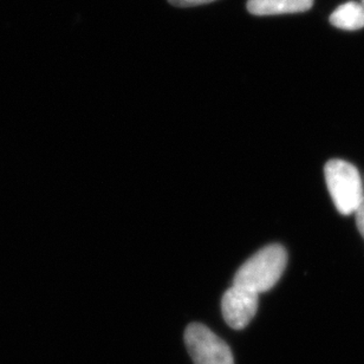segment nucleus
Segmentation results:
<instances>
[{"label":"nucleus","instance_id":"obj_1","mask_svg":"<svg viewBox=\"0 0 364 364\" xmlns=\"http://www.w3.org/2000/svg\"><path fill=\"white\" fill-rule=\"evenodd\" d=\"M287 255L278 244L267 246L251 257L235 273L233 285L260 294L271 290L287 267Z\"/></svg>","mask_w":364,"mask_h":364},{"label":"nucleus","instance_id":"obj_2","mask_svg":"<svg viewBox=\"0 0 364 364\" xmlns=\"http://www.w3.org/2000/svg\"><path fill=\"white\" fill-rule=\"evenodd\" d=\"M326 186L337 210L343 215L355 213L364 199V188L358 168L350 162L333 159L326 162Z\"/></svg>","mask_w":364,"mask_h":364},{"label":"nucleus","instance_id":"obj_3","mask_svg":"<svg viewBox=\"0 0 364 364\" xmlns=\"http://www.w3.org/2000/svg\"><path fill=\"white\" fill-rule=\"evenodd\" d=\"M185 342L194 364H235L228 344L203 324L187 326Z\"/></svg>","mask_w":364,"mask_h":364},{"label":"nucleus","instance_id":"obj_4","mask_svg":"<svg viewBox=\"0 0 364 364\" xmlns=\"http://www.w3.org/2000/svg\"><path fill=\"white\" fill-rule=\"evenodd\" d=\"M258 296L235 285L225 292L221 309L225 321L232 329L242 330L249 326L258 309Z\"/></svg>","mask_w":364,"mask_h":364},{"label":"nucleus","instance_id":"obj_5","mask_svg":"<svg viewBox=\"0 0 364 364\" xmlns=\"http://www.w3.org/2000/svg\"><path fill=\"white\" fill-rule=\"evenodd\" d=\"M314 0H249L247 10L255 16L297 14L311 9Z\"/></svg>","mask_w":364,"mask_h":364},{"label":"nucleus","instance_id":"obj_6","mask_svg":"<svg viewBox=\"0 0 364 364\" xmlns=\"http://www.w3.org/2000/svg\"><path fill=\"white\" fill-rule=\"evenodd\" d=\"M330 23L336 28L349 31L364 28L363 5L356 1H349L341 5L330 16Z\"/></svg>","mask_w":364,"mask_h":364},{"label":"nucleus","instance_id":"obj_7","mask_svg":"<svg viewBox=\"0 0 364 364\" xmlns=\"http://www.w3.org/2000/svg\"><path fill=\"white\" fill-rule=\"evenodd\" d=\"M215 0H168L169 4H172L173 6L178 7H193L203 5V4L212 3Z\"/></svg>","mask_w":364,"mask_h":364},{"label":"nucleus","instance_id":"obj_8","mask_svg":"<svg viewBox=\"0 0 364 364\" xmlns=\"http://www.w3.org/2000/svg\"><path fill=\"white\" fill-rule=\"evenodd\" d=\"M355 215H356V225H358V231L364 238V199L362 200L361 205L355 212Z\"/></svg>","mask_w":364,"mask_h":364},{"label":"nucleus","instance_id":"obj_9","mask_svg":"<svg viewBox=\"0 0 364 364\" xmlns=\"http://www.w3.org/2000/svg\"><path fill=\"white\" fill-rule=\"evenodd\" d=\"M362 5L364 6V0H362Z\"/></svg>","mask_w":364,"mask_h":364}]
</instances>
